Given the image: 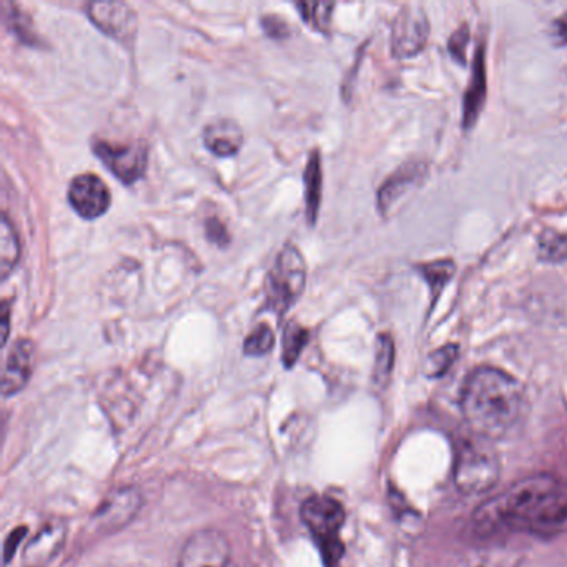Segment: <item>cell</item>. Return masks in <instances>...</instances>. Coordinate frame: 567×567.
I'll return each instance as SVG.
<instances>
[{
  "mask_svg": "<svg viewBox=\"0 0 567 567\" xmlns=\"http://www.w3.org/2000/svg\"><path fill=\"white\" fill-rule=\"evenodd\" d=\"M310 342V332L296 320L288 321L283 330L282 360L286 368H293Z\"/></svg>",
  "mask_w": 567,
  "mask_h": 567,
  "instance_id": "obj_20",
  "label": "cell"
},
{
  "mask_svg": "<svg viewBox=\"0 0 567 567\" xmlns=\"http://www.w3.org/2000/svg\"><path fill=\"white\" fill-rule=\"evenodd\" d=\"M428 173V163L408 162L387 176L378 190V210L386 215L411 188L418 187Z\"/></svg>",
  "mask_w": 567,
  "mask_h": 567,
  "instance_id": "obj_12",
  "label": "cell"
},
{
  "mask_svg": "<svg viewBox=\"0 0 567 567\" xmlns=\"http://www.w3.org/2000/svg\"><path fill=\"white\" fill-rule=\"evenodd\" d=\"M461 409L466 423L476 434L500 440L521 423L526 411L525 390L511 374L481 367L463 384Z\"/></svg>",
  "mask_w": 567,
  "mask_h": 567,
  "instance_id": "obj_2",
  "label": "cell"
},
{
  "mask_svg": "<svg viewBox=\"0 0 567 567\" xmlns=\"http://www.w3.org/2000/svg\"><path fill=\"white\" fill-rule=\"evenodd\" d=\"M538 255L541 260L559 263L567 258V236L556 230H544L538 238Z\"/></svg>",
  "mask_w": 567,
  "mask_h": 567,
  "instance_id": "obj_23",
  "label": "cell"
},
{
  "mask_svg": "<svg viewBox=\"0 0 567 567\" xmlns=\"http://www.w3.org/2000/svg\"><path fill=\"white\" fill-rule=\"evenodd\" d=\"M556 33L557 37H559L563 42H567V15H564L560 21H557Z\"/></svg>",
  "mask_w": 567,
  "mask_h": 567,
  "instance_id": "obj_33",
  "label": "cell"
},
{
  "mask_svg": "<svg viewBox=\"0 0 567 567\" xmlns=\"http://www.w3.org/2000/svg\"><path fill=\"white\" fill-rule=\"evenodd\" d=\"M25 534H27V528H17L9 534L8 540H5L4 544V560L5 564L11 563L12 556H14L15 551H17L19 544L24 540Z\"/></svg>",
  "mask_w": 567,
  "mask_h": 567,
  "instance_id": "obj_31",
  "label": "cell"
},
{
  "mask_svg": "<svg viewBox=\"0 0 567 567\" xmlns=\"http://www.w3.org/2000/svg\"><path fill=\"white\" fill-rule=\"evenodd\" d=\"M261 25H263L267 36L273 37V39H286L289 36L288 24L276 15H267L261 19Z\"/></svg>",
  "mask_w": 567,
  "mask_h": 567,
  "instance_id": "obj_30",
  "label": "cell"
},
{
  "mask_svg": "<svg viewBox=\"0 0 567 567\" xmlns=\"http://www.w3.org/2000/svg\"><path fill=\"white\" fill-rule=\"evenodd\" d=\"M469 44V30L466 25L459 27L455 34H453L452 39H449V53H452L453 59L459 64H465L466 62V46Z\"/></svg>",
  "mask_w": 567,
  "mask_h": 567,
  "instance_id": "obj_29",
  "label": "cell"
},
{
  "mask_svg": "<svg viewBox=\"0 0 567 567\" xmlns=\"http://www.w3.org/2000/svg\"><path fill=\"white\" fill-rule=\"evenodd\" d=\"M393 367H395V342L392 335L381 333L377 340V355H374L373 381L378 387L390 383Z\"/></svg>",
  "mask_w": 567,
  "mask_h": 567,
  "instance_id": "obj_21",
  "label": "cell"
},
{
  "mask_svg": "<svg viewBox=\"0 0 567 567\" xmlns=\"http://www.w3.org/2000/svg\"><path fill=\"white\" fill-rule=\"evenodd\" d=\"M500 478V459L496 453L481 441H465L456 459L455 480L465 494H483Z\"/></svg>",
  "mask_w": 567,
  "mask_h": 567,
  "instance_id": "obj_5",
  "label": "cell"
},
{
  "mask_svg": "<svg viewBox=\"0 0 567 567\" xmlns=\"http://www.w3.org/2000/svg\"><path fill=\"white\" fill-rule=\"evenodd\" d=\"M521 559V554L513 547H476L453 557L447 567H519Z\"/></svg>",
  "mask_w": 567,
  "mask_h": 567,
  "instance_id": "obj_17",
  "label": "cell"
},
{
  "mask_svg": "<svg viewBox=\"0 0 567 567\" xmlns=\"http://www.w3.org/2000/svg\"><path fill=\"white\" fill-rule=\"evenodd\" d=\"M296 9L300 11L301 19L320 33H326L328 27L332 24V14L335 11V4L332 2H298Z\"/></svg>",
  "mask_w": 567,
  "mask_h": 567,
  "instance_id": "obj_25",
  "label": "cell"
},
{
  "mask_svg": "<svg viewBox=\"0 0 567 567\" xmlns=\"http://www.w3.org/2000/svg\"><path fill=\"white\" fill-rule=\"evenodd\" d=\"M275 346V333L268 323H260L245 340L244 352L248 356H264Z\"/></svg>",
  "mask_w": 567,
  "mask_h": 567,
  "instance_id": "obj_26",
  "label": "cell"
},
{
  "mask_svg": "<svg viewBox=\"0 0 567 567\" xmlns=\"http://www.w3.org/2000/svg\"><path fill=\"white\" fill-rule=\"evenodd\" d=\"M300 515L311 534L320 541L324 564L328 567L335 566L343 554V546L338 541L340 529L345 522L342 504L332 497L313 496L305 501Z\"/></svg>",
  "mask_w": 567,
  "mask_h": 567,
  "instance_id": "obj_4",
  "label": "cell"
},
{
  "mask_svg": "<svg viewBox=\"0 0 567 567\" xmlns=\"http://www.w3.org/2000/svg\"><path fill=\"white\" fill-rule=\"evenodd\" d=\"M9 324H11V307H9V301H4L2 304V346L8 343Z\"/></svg>",
  "mask_w": 567,
  "mask_h": 567,
  "instance_id": "obj_32",
  "label": "cell"
},
{
  "mask_svg": "<svg viewBox=\"0 0 567 567\" xmlns=\"http://www.w3.org/2000/svg\"><path fill=\"white\" fill-rule=\"evenodd\" d=\"M205 235L217 247L225 248L230 244L229 229L217 217H210V219L205 220Z\"/></svg>",
  "mask_w": 567,
  "mask_h": 567,
  "instance_id": "obj_28",
  "label": "cell"
},
{
  "mask_svg": "<svg viewBox=\"0 0 567 567\" xmlns=\"http://www.w3.org/2000/svg\"><path fill=\"white\" fill-rule=\"evenodd\" d=\"M430 36V24L420 5H405L399 11L392 33V50L398 59L418 56Z\"/></svg>",
  "mask_w": 567,
  "mask_h": 567,
  "instance_id": "obj_8",
  "label": "cell"
},
{
  "mask_svg": "<svg viewBox=\"0 0 567 567\" xmlns=\"http://www.w3.org/2000/svg\"><path fill=\"white\" fill-rule=\"evenodd\" d=\"M93 150L103 165L125 185L140 181L147 170L148 150L144 144L113 145L110 141L96 140Z\"/></svg>",
  "mask_w": 567,
  "mask_h": 567,
  "instance_id": "obj_7",
  "label": "cell"
},
{
  "mask_svg": "<svg viewBox=\"0 0 567 567\" xmlns=\"http://www.w3.org/2000/svg\"><path fill=\"white\" fill-rule=\"evenodd\" d=\"M478 534L526 531L556 535L567 531V484L551 474L519 480L476 509Z\"/></svg>",
  "mask_w": 567,
  "mask_h": 567,
  "instance_id": "obj_1",
  "label": "cell"
},
{
  "mask_svg": "<svg viewBox=\"0 0 567 567\" xmlns=\"http://www.w3.org/2000/svg\"><path fill=\"white\" fill-rule=\"evenodd\" d=\"M4 14L8 19L9 28L19 37L24 44L28 46H37L36 30H34L33 22L25 12L19 9V5L4 2Z\"/></svg>",
  "mask_w": 567,
  "mask_h": 567,
  "instance_id": "obj_24",
  "label": "cell"
},
{
  "mask_svg": "<svg viewBox=\"0 0 567 567\" xmlns=\"http://www.w3.org/2000/svg\"><path fill=\"white\" fill-rule=\"evenodd\" d=\"M69 204L82 219L94 220L109 210L112 195L100 176L82 173L71 182Z\"/></svg>",
  "mask_w": 567,
  "mask_h": 567,
  "instance_id": "obj_10",
  "label": "cell"
},
{
  "mask_svg": "<svg viewBox=\"0 0 567 567\" xmlns=\"http://www.w3.org/2000/svg\"><path fill=\"white\" fill-rule=\"evenodd\" d=\"M305 215L311 226L317 223L318 212L321 207V185H323V172H321L320 150H311L310 160L305 167Z\"/></svg>",
  "mask_w": 567,
  "mask_h": 567,
  "instance_id": "obj_18",
  "label": "cell"
},
{
  "mask_svg": "<svg viewBox=\"0 0 567 567\" xmlns=\"http://www.w3.org/2000/svg\"><path fill=\"white\" fill-rule=\"evenodd\" d=\"M230 557L232 547L222 531L200 529L182 547L178 567H229Z\"/></svg>",
  "mask_w": 567,
  "mask_h": 567,
  "instance_id": "obj_6",
  "label": "cell"
},
{
  "mask_svg": "<svg viewBox=\"0 0 567 567\" xmlns=\"http://www.w3.org/2000/svg\"><path fill=\"white\" fill-rule=\"evenodd\" d=\"M21 258V244L17 232L9 220L8 213H2L0 222V280L5 282L17 267Z\"/></svg>",
  "mask_w": 567,
  "mask_h": 567,
  "instance_id": "obj_19",
  "label": "cell"
},
{
  "mask_svg": "<svg viewBox=\"0 0 567 567\" xmlns=\"http://www.w3.org/2000/svg\"><path fill=\"white\" fill-rule=\"evenodd\" d=\"M34 346L33 340L21 338L12 346L5 360L4 374H2V393L4 396L17 395L22 387L30 380L34 367Z\"/></svg>",
  "mask_w": 567,
  "mask_h": 567,
  "instance_id": "obj_14",
  "label": "cell"
},
{
  "mask_svg": "<svg viewBox=\"0 0 567 567\" xmlns=\"http://www.w3.org/2000/svg\"><path fill=\"white\" fill-rule=\"evenodd\" d=\"M88 19L107 36L119 42L132 44L137 34V12L125 2H93L87 5Z\"/></svg>",
  "mask_w": 567,
  "mask_h": 567,
  "instance_id": "obj_11",
  "label": "cell"
},
{
  "mask_svg": "<svg viewBox=\"0 0 567 567\" xmlns=\"http://www.w3.org/2000/svg\"><path fill=\"white\" fill-rule=\"evenodd\" d=\"M67 540V526L61 521H50L28 541L24 550L25 567H46L56 559Z\"/></svg>",
  "mask_w": 567,
  "mask_h": 567,
  "instance_id": "obj_13",
  "label": "cell"
},
{
  "mask_svg": "<svg viewBox=\"0 0 567 567\" xmlns=\"http://www.w3.org/2000/svg\"><path fill=\"white\" fill-rule=\"evenodd\" d=\"M416 270L423 275L430 286L431 296H433V304L437 300V296L443 292L444 286L449 283L456 272V264L453 260H434L430 263L418 264Z\"/></svg>",
  "mask_w": 567,
  "mask_h": 567,
  "instance_id": "obj_22",
  "label": "cell"
},
{
  "mask_svg": "<svg viewBox=\"0 0 567 567\" xmlns=\"http://www.w3.org/2000/svg\"><path fill=\"white\" fill-rule=\"evenodd\" d=\"M201 138H204L205 147L213 156L226 159V157L241 152L242 145H244V131L235 121L219 119V121L210 122L204 128Z\"/></svg>",
  "mask_w": 567,
  "mask_h": 567,
  "instance_id": "obj_15",
  "label": "cell"
},
{
  "mask_svg": "<svg viewBox=\"0 0 567 567\" xmlns=\"http://www.w3.org/2000/svg\"><path fill=\"white\" fill-rule=\"evenodd\" d=\"M307 285V263L295 245H283L264 282V308L283 317L298 301Z\"/></svg>",
  "mask_w": 567,
  "mask_h": 567,
  "instance_id": "obj_3",
  "label": "cell"
},
{
  "mask_svg": "<svg viewBox=\"0 0 567 567\" xmlns=\"http://www.w3.org/2000/svg\"><path fill=\"white\" fill-rule=\"evenodd\" d=\"M459 348L458 345H446L443 348L436 349L431 353L430 358L427 361V373L431 378H440L446 373L449 368L455 365L456 358H458Z\"/></svg>",
  "mask_w": 567,
  "mask_h": 567,
  "instance_id": "obj_27",
  "label": "cell"
},
{
  "mask_svg": "<svg viewBox=\"0 0 567 567\" xmlns=\"http://www.w3.org/2000/svg\"><path fill=\"white\" fill-rule=\"evenodd\" d=\"M486 62H484L483 46L476 50L474 64H472L471 81L466 88L465 102H463V124L465 128H471L476 119L483 110L486 102Z\"/></svg>",
  "mask_w": 567,
  "mask_h": 567,
  "instance_id": "obj_16",
  "label": "cell"
},
{
  "mask_svg": "<svg viewBox=\"0 0 567 567\" xmlns=\"http://www.w3.org/2000/svg\"><path fill=\"white\" fill-rule=\"evenodd\" d=\"M141 504L144 500L137 488H116L97 507V511L94 513V525L107 534L119 531L138 515Z\"/></svg>",
  "mask_w": 567,
  "mask_h": 567,
  "instance_id": "obj_9",
  "label": "cell"
}]
</instances>
